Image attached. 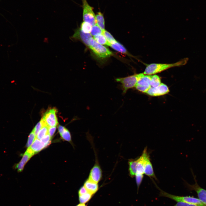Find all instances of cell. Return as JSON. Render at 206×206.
<instances>
[{
  "instance_id": "cell-33",
  "label": "cell",
  "mask_w": 206,
  "mask_h": 206,
  "mask_svg": "<svg viewBox=\"0 0 206 206\" xmlns=\"http://www.w3.org/2000/svg\"><path fill=\"white\" fill-rule=\"evenodd\" d=\"M88 192L85 187L83 186L81 187L79 189L78 191V194L79 195H80L84 194Z\"/></svg>"
},
{
  "instance_id": "cell-18",
  "label": "cell",
  "mask_w": 206,
  "mask_h": 206,
  "mask_svg": "<svg viewBox=\"0 0 206 206\" xmlns=\"http://www.w3.org/2000/svg\"><path fill=\"white\" fill-rule=\"evenodd\" d=\"M96 25L103 31L105 30V21L103 14L100 12H98L95 15Z\"/></svg>"
},
{
  "instance_id": "cell-6",
  "label": "cell",
  "mask_w": 206,
  "mask_h": 206,
  "mask_svg": "<svg viewBox=\"0 0 206 206\" xmlns=\"http://www.w3.org/2000/svg\"><path fill=\"white\" fill-rule=\"evenodd\" d=\"M56 110L55 108L47 110L41 119L48 127L56 126L58 122L56 115Z\"/></svg>"
},
{
  "instance_id": "cell-2",
  "label": "cell",
  "mask_w": 206,
  "mask_h": 206,
  "mask_svg": "<svg viewBox=\"0 0 206 206\" xmlns=\"http://www.w3.org/2000/svg\"><path fill=\"white\" fill-rule=\"evenodd\" d=\"M144 75L143 73L135 74L125 77L117 78L115 80L121 84L122 94H124L128 89L135 87L138 81Z\"/></svg>"
},
{
  "instance_id": "cell-29",
  "label": "cell",
  "mask_w": 206,
  "mask_h": 206,
  "mask_svg": "<svg viewBox=\"0 0 206 206\" xmlns=\"http://www.w3.org/2000/svg\"><path fill=\"white\" fill-rule=\"evenodd\" d=\"M143 175L136 174L135 176L137 186L138 192L143 178Z\"/></svg>"
},
{
  "instance_id": "cell-25",
  "label": "cell",
  "mask_w": 206,
  "mask_h": 206,
  "mask_svg": "<svg viewBox=\"0 0 206 206\" xmlns=\"http://www.w3.org/2000/svg\"><path fill=\"white\" fill-rule=\"evenodd\" d=\"M102 34L110 43L113 44L117 42L111 34L107 31L105 30L103 31Z\"/></svg>"
},
{
  "instance_id": "cell-20",
  "label": "cell",
  "mask_w": 206,
  "mask_h": 206,
  "mask_svg": "<svg viewBox=\"0 0 206 206\" xmlns=\"http://www.w3.org/2000/svg\"><path fill=\"white\" fill-rule=\"evenodd\" d=\"M93 38L98 43L102 45L109 46L110 44L102 34L94 36Z\"/></svg>"
},
{
  "instance_id": "cell-10",
  "label": "cell",
  "mask_w": 206,
  "mask_h": 206,
  "mask_svg": "<svg viewBox=\"0 0 206 206\" xmlns=\"http://www.w3.org/2000/svg\"><path fill=\"white\" fill-rule=\"evenodd\" d=\"M169 90L168 86L165 84L161 83L158 87H150L146 93L148 95L154 96H160L168 93Z\"/></svg>"
},
{
  "instance_id": "cell-17",
  "label": "cell",
  "mask_w": 206,
  "mask_h": 206,
  "mask_svg": "<svg viewBox=\"0 0 206 206\" xmlns=\"http://www.w3.org/2000/svg\"><path fill=\"white\" fill-rule=\"evenodd\" d=\"M128 172L130 176L131 177H135L136 173L137 159H130L128 160Z\"/></svg>"
},
{
  "instance_id": "cell-5",
  "label": "cell",
  "mask_w": 206,
  "mask_h": 206,
  "mask_svg": "<svg viewBox=\"0 0 206 206\" xmlns=\"http://www.w3.org/2000/svg\"><path fill=\"white\" fill-rule=\"evenodd\" d=\"M81 0L84 21L89 23L92 26L96 25L95 15L93 11V8L89 4L87 0Z\"/></svg>"
},
{
  "instance_id": "cell-16",
  "label": "cell",
  "mask_w": 206,
  "mask_h": 206,
  "mask_svg": "<svg viewBox=\"0 0 206 206\" xmlns=\"http://www.w3.org/2000/svg\"><path fill=\"white\" fill-rule=\"evenodd\" d=\"M144 174L150 177L157 180L150 158L147 159L145 164Z\"/></svg>"
},
{
  "instance_id": "cell-32",
  "label": "cell",
  "mask_w": 206,
  "mask_h": 206,
  "mask_svg": "<svg viewBox=\"0 0 206 206\" xmlns=\"http://www.w3.org/2000/svg\"><path fill=\"white\" fill-rule=\"evenodd\" d=\"M51 138L49 134H48L42 138L41 140L46 147L50 144Z\"/></svg>"
},
{
  "instance_id": "cell-30",
  "label": "cell",
  "mask_w": 206,
  "mask_h": 206,
  "mask_svg": "<svg viewBox=\"0 0 206 206\" xmlns=\"http://www.w3.org/2000/svg\"><path fill=\"white\" fill-rule=\"evenodd\" d=\"M174 206H206L204 204H195L183 202H177Z\"/></svg>"
},
{
  "instance_id": "cell-27",
  "label": "cell",
  "mask_w": 206,
  "mask_h": 206,
  "mask_svg": "<svg viewBox=\"0 0 206 206\" xmlns=\"http://www.w3.org/2000/svg\"><path fill=\"white\" fill-rule=\"evenodd\" d=\"M60 135L62 139L69 142L71 141V137L70 132L66 128Z\"/></svg>"
},
{
  "instance_id": "cell-4",
  "label": "cell",
  "mask_w": 206,
  "mask_h": 206,
  "mask_svg": "<svg viewBox=\"0 0 206 206\" xmlns=\"http://www.w3.org/2000/svg\"><path fill=\"white\" fill-rule=\"evenodd\" d=\"M156 186L160 191L159 194V196L167 197L177 202H181L198 205L204 204L199 199L190 196H180L171 195L161 190L156 185Z\"/></svg>"
},
{
  "instance_id": "cell-24",
  "label": "cell",
  "mask_w": 206,
  "mask_h": 206,
  "mask_svg": "<svg viewBox=\"0 0 206 206\" xmlns=\"http://www.w3.org/2000/svg\"><path fill=\"white\" fill-rule=\"evenodd\" d=\"M92 26L89 23L84 21L81 24L80 29L84 33H90L91 32Z\"/></svg>"
},
{
  "instance_id": "cell-34",
  "label": "cell",
  "mask_w": 206,
  "mask_h": 206,
  "mask_svg": "<svg viewBox=\"0 0 206 206\" xmlns=\"http://www.w3.org/2000/svg\"><path fill=\"white\" fill-rule=\"evenodd\" d=\"M56 129V127H49L48 128V134L52 138L54 135Z\"/></svg>"
},
{
  "instance_id": "cell-36",
  "label": "cell",
  "mask_w": 206,
  "mask_h": 206,
  "mask_svg": "<svg viewBox=\"0 0 206 206\" xmlns=\"http://www.w3.org/2000/svg\"><path fill=\"white\" fill-rule=\"evenodd\" d=\"M76 206H86L85 204L84 203H80L78 205H77Z\"/></svg>"
},
{
  "instance_id": "cell-35",
  "label": "cell",
  "mask_w": 206,
  "mask_h": 206,
  "mask_svg": "<svg viewBox=\"0 0 206 206\" xmlns=\"http://www.w3.org/2000/svg\"><path fill=\"white\" fill-rule=\"evenodd\" d=\"M66 128H65L64 127L60 125H59L58 127V130L60 134L62 133Z\"/></svg>"
},
{
  "instance_id": "cell-26",
  "label": "cell",
  "mask_w": 206,
  "mask_h": 206,
  "mask_svg": "<svg viewBox=\"0 0 206 206\" xmlns=\"http://www.w3.org/2000/svg\"><path fill=\"white\" fill-rule=\"evenodd\" d=\"M103 31L96 25L92 26L90 34L93 36L102 34Z\"/></svg>"
},
{
  "instance_id": "cell-19",
  "label": "cell",
  "mask_w": 206,
  "mask_h": 206,
  "mask_svg": "<svg viewBox=\"0 0 206 206\" xmlns=\"http://www.w3.org/2000/svg\"><path fill=\"white\" fill-rule=\"evenodd\" d=\"M109 46L118 52L129 55V54L125 47L117 41L113 44L110 43Z\"/></svg>"
},
{
  "instance_id": "cell-14",
  "label": "cell",
  "mask_w": 206,
  "mask_h": 206,
  "mask_svg": "<svg viewBox=\"0 0 206 206\" xmlns=\"http://www.w3.org/2000/svg\"><path fill=\"white\" fill-rule=\"evenodd\" d=\"M46 147L45 144L41 140L36 138L31 146L28 148L27 150L34 155Z\"/></svg>"
},
{
  "instance_id": "cell-15",
  "label": "cell",
  "mask_w": 206,
  "mask_h": 206,
  "mask_svg": "<svg viewBox=\"0 0 206 206\" xmlns=\"http://www.w3.org/2000/svg\"><path fill=\"white\" fill-rule=\"evenodd\" d=\"M84 186L88 191L92 195L96 193L98 189V183L94 182L88 178L85 181Z\"/></svg>"
},
{
  "instance_id": "cell-12",
  "label": "cell",
  "mask_w": 206,
  "mask_h": 206,
  "mask_svg": "<svg viewBox=\"0 0 206 206\" xmlns=\"http://www.w3.org/2000/svg\"><path fill=\"white\" fill-rule=\"evenodd\" d=\"M92 38L90 33H86L82 32L80 29H76L71 39L78 40L82 41L87 46H88L90 40Z\"/></svg>"
},
{
  "instance_id": "cell-1",
  "label": "cell",
  "mask_w": 206,
  "mask_h": 206,
  "mask_svg": "<svg viewBox=\"0 0 206 206\" xmlns=\"http://www.w3.org/2000/svg\"><path fill=\"white\" fill-rule=\"evenodd\" d=\"M188 60V58H185L173 63H152L148 65L145 68L143 74L144 75H152L161 72L169 68L180 66L186 64Z\"/></svg>"
},
{
  "instance_id": "cell-11",
  "label": "cell",
  "mask_w": 206,
  "mask_h": 206,
  "mask_svg": "<svg viewBox=\"0 0 206 206\" xmlns=\"http://www.w3.org/2000/svg\"><path fill=\"white\" fill-rule=\"evenodd\" d=\"M149 158V155L147 151V147H146L141 156L137 159V171L136 175L144 174V166L147 160Z\"/></svg>"
},
{
  "instance_id": "cell-23",
  "label": "cell",
  "mask_w": 206,
  "mask_h": 206,
  "mask_svg": "<svg viewBox=\"0 0 206 206\" xmlns=\"http://www.w3.org/2000/svg\"><path fill=\"white\" fill-rule=\"evenodd\" d=\"M48 128L47 126H43L38 132L36 137L41 140L46 135L48 134Z\"/></svg>"
},
{
  "instance_id": "cell-13",
  "label": "cell",
  "mask_w": 206,
  "mask_h": 206,
  "mask_svg": "<svg viewBox=\"0 0 206 206\" xmlns=\"http://www.w3.org/2000/svg\"><path fill=\"white\" fill-rule=\"evenodd\" d=\"M33 155V154L27 149L23 155L20 161L15 165V168L17 169L19 172H22L26 164Z\"/></svg>"
},
{
  "instance_id": "cell-22",
  "label": "cell",
  "mask_w": 206,
  "mask_h": 206,
  "mask_svg": "<svg viewBox=\"0 0 206 206\" xmlns=\"http://www.w3.org/2000/svg\"><path fill=\"white\" fill-rule=\"evenodd\" d=\"M92 195L88 192L84 194L79 195V200L81 203L85 204L91 199Z\"/></svg>"
},
{
  "instance_id": "cell-31",
  "label": "cell",
  "mask_w": 206,
  "mask_h": 206,
  "mask_svg": "<svg viewBox=\"0 0 206 206\" xmlns=\"http://www.w3.org/2000/svg\"><path fill=\"white\" fill-rule=\"evenodd\" d=\"M43 126L41 121V120L36 125L33 130L36 136H37L38 132Z\"/></svg>"
},
{
  "instance_id": "cell-9",
  "label": "cell",
  "mask_w": 206,
  "mask_h": 206,
  "mask_svg": "<svg viewBox=\"0 0 206 206\" xmlns=\"http://www.w3.org/2000/svg\"><path fill=\"white\" fill-rule=\"evenodd\" d=\"M96 161L90 171L88 179L98 183L102 178V172L98 162L97 160Z\"/></svg>"
},
{
  "instance_id": "cell-28",
  "label": "cell",
  "mask_w": 206,
  "mask_h": 206,
  "mask_svg": "<svg viewBox=\"0 0 206 206\" xmlns=\"http://www.w3.org/2000/svg\"><path fill=\"white\" fill-rule=\"evenodd\" d=\"M36 137V135L33 130H32L28 136L27 142L26 144V146L28 148L31 146L35 140Z\"/></svg>"
},
{
  "instance_id": "cell-3",
  "label": "cell",
  "mask_w": 206,
  "mask_h": 206,
  "mask_svg": "<svg viewBox=\"0 0 206 206\" xmlns=\"http://www.w3.org/2000/svg\"><path fill=\"white\" fill-rule=\"evenodd\" d=\"M88 47L97 57L101 58L109 57L112 54L108 49L98 43L93 37L90 41Z\"/></svg>"
},
{
  "instance_id": "cell-7",
  "label": "cell",
  "mask_w": 206,
  "mask_h": 206,
  "mask_svg": "<svg viewBox=\"0 0 206 206\" xmlns=\"http://www.w3.org/2000/svg\"><path fill=\"white\" fill-rule=\"evenodd\" d=\"M192 172L195 183L193 185H191L186 183V185L190 190H194L196 192L199 199L206 206V190L201 187L198 185L195 176L193 172Z\"/></svg>"
},
{
  "instance_id": "cell-21",
  "label": "cell",
  "mask_w": 206,
  "mask_h": 206,
  "mask_svg": "<svg viewBox=\"0 0 206 206\" xmlns=\"http://www.w3.org/2000/svg\"><path fill=\"white\" fill-rule=\"evenodd\" d=\"M161 83L160 77L157 75H152L150 85L151 87L156 88Z\"/></svg>"
},
{
  "instance_id": "cell-8",
  "label": "cell",
  "mask_w": 206,
  "mask_h": 206,
  "mask_svg": "<svg viewBox=\"0 0 206 206\" xmlns=\"http://www.w3.org/2000/svg\"><path fill=\"white\" fill-rule=\"evenodd\" d=\"M152 75H144L138 81L135 86L136 88L140 92L146 93L151 86Z\"/></svg>"
}]
</instances>
